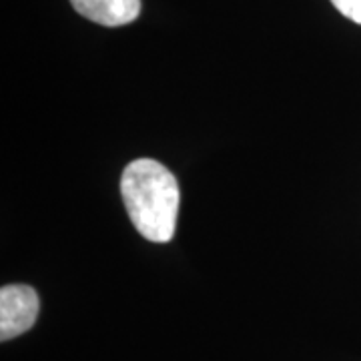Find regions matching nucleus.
<instances>
[{"instance_id":"f257e3e1","label":"nucleus","mask_w":361,"mask_h":361,"mask_svg":"<svg viewBox=\"0 0 361 361\" xmlns=\"http://www.w3.org/2000/svg\"><path fill=\"white\" fill-rule=\"evenodd\" d=\"M121 195L130 223L145 239L169 243L175 235L180 191L175 175L155 159H137L121 177Z\"/></svg>"},{"instance_id":"f03ea898","label":"nucleus","mask_w":361,"mask_h":361,"mask_svg":"<svg viewBox=\"0 0 361 361\" xmlns=\"http://www.w3.org/2000/svg\"><path fill=\"white\" fill-rule=\"evenodd\" d=\"M40 301L30 285H4L0 289V339L26 334L39 317Z\"/></svg>"},{"instance_id":"7ed1b4c3","label":"nucleus","mask_w":361,"mask_h":361,"mask_svg":"<svg viewBox=\"0 0 361 361\" xmlns=\"http://www.w3.org/2000/svg\"><path fill=\"white\" fill-rule=\"evenodd\" d=\"M85 18L103 26H125L139 18L141 0H71Z\"/></svg>"},{"instance_id":"20e7f679","label":"nucleus","mask_w":361,"mask_h":361,"mask_svg":"<svg viewBox=\"0 0 361 361\" xmlns=\"http://www.w3.org/2000/svg\"><path fill=\"white\" fill-rule=\"evenodd\" d=\"M331 2L345 18L361 25V0H331Z\"/></svg>"}]
</instances>
